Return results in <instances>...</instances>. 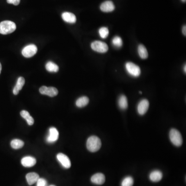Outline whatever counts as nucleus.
I'll return each instance as SVG.
<instances>
[{
  "instance_id": "c85d7f7f",
  "label": "nucleus",
  "mask_w": 186,
  "mask_h": 186,
  "mask_svg": "<svg viewBox=\"0 0 186 186\" xmlns=\"http://www.w3.org/2000/svg\"><path fill=\"white\" fill-rule=\"evenodd\" d=\"M182 32H183V34L184 36H186V26L184 25L183 28V30H182Z\"/></svg>"
},
{
  "instance_id": "7ed1b4c3",
  "label": "nucleus",
  "mask_w": 186,
  "mask_h": 186,
  "mask_svg": "<svg viewBox=\"0 0 186 186\" xmlns=\"http://www.w3.org/2000/svg\"><path fill=\"white\" fill-rule=\"evenodd\" d=\"M171 142L176 146H180L183 144V138L180 132L175 129H172L169 133Z\"/></svg>"
},
{
  "instance_id": "4be33fe9",
  "label": "nucleus",
  "mask_w": 186,
  "mask_h": 186,
  "mask_svg": "<svg viewBox=\"0 0 186 186\" xmlns=\"http://www.w3.org/2000/svg\"><path fill=\"white\" fill-rule=\"evenodd\" d=\"M46 68L47 71L52 73H57L59 70V67L57 64L50 61L46 63Z\"/></svg>"
},
{
  "instance_id": "4468645a",
  "label": "nucleus",
  "mask_w": 186,
  "mask_h": 186,
  "mask_svg": "<svg viewBox=\"0 0 186 186\" xmlns=\"http://www.w3.org/2000/svg\"><path fill=\"white\" fill-rule=\"evenodd\" d=\"M62 17L63 20L67 23H74L77 21L76 16L70 12H64L62 15Z\"/></svg>"
},
{
  "instance_id": "423d86ee",
  "label": "nucleus",
  "mask_w": 186,
  "mask_h": 186,
  "mask_svg": "<svg viewBox=\"0 0 186 186\" xmlns=\"http://www.w3.org/2000/svg\"><path fill=\"white\" fill-rule=\"evenodd\" d=\"M37 52V48L35 45H29L25 46L22 50V54L23 57L29 58L33 57Z\"/></svg>"
},
{
  "instance_id": "f3484780",
  "label": "nucleus",
  "mask_w": 186,
  "mask_h": 186,
  "mask_svg": "<svg viewBox=\"0 0 186 186\" xmlns=\"http://www.w3.org/2000/svg\"><path fill=\"white\" fill-rule=\"evenodd\" d=\"M25 79L24 78L20 77L18 79L17 83L13 89L14 94L15 95L18 94L19 91L22 89L23 85H25Z\"/></svg>"
},
{
  "instance_id": "7c9ffc66",
  "label": "nucleus",
  "mask_w": 186,
  "mask_h": 186,
  "mask_svg": "<svg viewBox=\"0 0 186 186\" xmlns=\"http://www.w3.org/2000/svg\"><path fill=\"white\" fill-rule=\"evenodd\" d=\"M1 70H2V65H1V63H0V74H1Z\"/></svg>"
},
{
  "instance_id": "6e6552de",
  "label": "nucleus",
  "mask_w": 186,
  "mask_h": 186,
  "mask_svg": "<svg viewBox=\"0 0 186 186\" xmlns=\"http://www.w3.org/2000/svg\"><path fill=\"white\" fill-rule=\"evenodd\" d=\"M150 103L147 99H144L141 100L137 107V110L140 115H144L147 112Z\"/></svg>"
},
{
  "instance_id": "cd10ccee",
  "label": "nucleus",
  "mask_w": 186,
  "mask_h": 186,
  "mask_svg": "<svg viewBox=\"0 0 186 186\" xmlns=\"http://www.w3.org/2000/svg\"><path fill=\"white\" fill-rule=\"evenodd\" d=\"M7 2L8 4H12L14 5H18L20 2V0H7Z\"/></svg>"
},
{
  "instance_id": "39448f33",
  "label": "nucleus",
  "mask_w": 186,
  "mask_h": 186,
  "mask_svg": "<svg viewBox=\"0 0 186 186\" xmlns=\"http://www.w3.org/2000/svg\"><path fill=\"white\" fill-rule=\"evenodd\" d=\"M91 48L94 51L101 53L107 52L109 49L107 44L98 41H93L91 44Z\"/></svg>"
},
{
  "instance_id": "473e14b6",
  "label": "nucleus",
  "mask_w": 186,
  "mask_h": 186,
  "mask_svg": "<svg viewBox=\"0 0 186 186\" xmlns=\"http://www.w3.org/2000/svg\"><path fill=\"white\" fill-rule=\"evenodd\" d=\"M139 93H140V94H142V92H141V91H140Z\"/></svg>"
},
{
  "instance_id": "2eb2a0df",
  "label": "nucleus",
  "mask_w": 186,
  "mask_h": 186,
  "mask_svg": "<svg viewBox=\"0 0 186 186\" xmlns=\"http://www.w3.org/2000/svg\"><path fill=\"white\" fill-rule=\"evenodd\" d=\"M162 173L160 171L155 170L151 172L150 174V179L151 182L157 183L162 178Z\"/></svg>"
},
{
  "instance_id": "72a5a7b5",
  "label": "nucleus",
  "mask_w": 186,
  "mask_h": 186,
  "mask_svg": "<svg viewBox=\"0 0 186 186\" xmlns=\"http://www.w3.org/2000/svg\"><path fill=\"white\" fill-rule=\"evenodd\" d=\"M54 186V185H51V186Z\"/></svg>"
},
{
  "instance_id": "b1692460",
  "label": "nucleus",
  "mask_w": 186,
  "mask_h": 186,
  "mask_svg": "<svg viewBox=\"0 0 186 186\" xmlns=\"http://www.w3.org/2000/svg\"><path fill=\"white\" fill-rule=\"evenodd\" d=\"M134 179L131 176H127L123 180L121 186H132L134 185Z\"/></svg>"
},
{
  "instance_id": "9d476101",
  "label": "nucleus",
  "mask_w": 186,
  "mask_h": 186,
  "mask_svg": "<svg viewBox=\"0 0 186 186\" xmlns=\"http://www.w3.org/2000/svg\"><path fill=\"white\" fill-rule=\"evenodd\" d=\"M58 135L59 134L57 130L54 127H51L50 128L49 134L46 138V141L48 143L55 142L58 140Z\"/></svg>"
},
{
  "instance_id": "f03ea898",
  "label": "nucleus",
  "mask_w": 186,
  "mask_h": 186,
  "mask_svg": "<svg viewBox=\"0 0 186 186\" xmlns=\"http://www.w3.org/2000/svg\"><path fill=\"white\" fill-rule=\"evenodd\" d=\"M16 25L11 21L6 20L0 23V34L7 35L12 33L16 30Z\"/></svg>"
},
{
  "instance_id": "a211bd4d",
  "label": "nucleus",
  "mask_w": 186,
  "mask_h": 186,
  "mask_svg": "<svg viewBox=\"0 0 186 186\" xmlns=\"http://www.w3.org/2000/svg\"><path fill=\"white\" fill-rule=\"evenodd\" d=\"M118 105L119 108L122 110H126L128 108V101L126 97L122 95L119 97L118 101Z\"/></svg>"
},
{
  "instance_id": "6ab92c4d",
  "label": "nucleus",
  "mask_w": 186,
  "mask_h": 186,
  "mask_svg": "<svg viewBox=\"0 0 186 186\" xmlns=\"http://www.w3.org/2000/svg\"><path fill=\"white\" fill-rule=\"evenodd\" d=\"M89 102V98L86 96H82L79 98L77 100L76 105L78 108H83L88 105Z\"/></svg>"
},
{
  "instance_id": "f257e3e1",
  "label": "nucleus",
  "mask_w": 186,
  "mask_h": 186,
  "mask_svg": "<svg viewBox=\"0 0 186 186\" xmlns=\"http://www.w3.org/2000/svg\"><path fill=\"white\" fill-rule=\"evenodd\" d=\"M101 146V142L100 139L97 136H91L87 139L86 147L89 151L92 153L99 150Z\"/></svg>"
},
{
  "instance_id": "a878e982",
  "label": "nucleus",
  "mask_w": 186,
  "mask_h": 186,
  "mask_svg": "<svg viewBox=\"0 0 186 186\" xmlns=\"http://www.w3.org/2000/svg\"><path fill=\"white\" fill-rule=\"evenodd\" d=\"M99 34L100 36L103 39L106 38L108 36L109 34V30L106 27H102L99 30Z\"/></svg>"
},
{
  "instance_id": "dca6fc26",
  "label": "nucleus",
  "mask_w": 186,
  "mask_h": 186,
  "mask_svg": "<svg viewBox=\"0 0 186 186\" xmlns=\"http://www.w3.org/2000/svg\"><path fill=\"white\" fill-rule=\"evenodd\" d=\"M39 178V176L38 174L36 173H28L26 175V179L28 182V184L29 185H32L34 184L35 183L37 182L38 179Z\"/></svg>"
},
{
  "instance_id": "aec40b11",
  "label": "nucleus",
  "mask_w": 186,
  "mask_h": 186,
  "mask_svg": "<svg viewBox=\"0 0 186 186\" xmlns=\"http://www.w3.org/2000/svg\"><path fill=\"white\" fill-rule=\"evenodd\" d=\"M20 115L22 118H24L26 120L28 125L31 126L34 124V120L33 118H32L27 111L23 110L21 111Z\"/></svg>"
},
{
  "instance_id": "c756f323",
  "label": "nucleus",
  "mask_w": 186,
  "mask_h": 186,
  "mask_svg": "<svg viewBox=\"0 0 186 186\" xmlns=\"http://www.w3.org/2000/svg\"><path fill=\"white\" fill-rule=\"evenodd\" d=\"M183 71L185 72V73H186V65H185L184 66V67H183Z\"/></svg>"
},
{
  "instance_id": "1a4fd4ad",
  "label": "nucleus",
  "mask_w": 186,
  "mask_h": 186,
  "mask_svg": "<svg viewBox=\"0 0 186 186\" xmlns=\"http://www.w3.org/2000/svg\"><path fill=\"white\" fill-rule=\"evenodd\" d=\"M57 158L58 161L61 163L63 167L66 169H69L71 167V162L67 156L63 154L59 153L57 155Z\"/></svg>"
},
{
  "instance_id": "20e7f679",
  "label": "nucleus",
  "mask_w": 186,
  "mask_h": 186,
  "mask_svg": "<svg viewBox=\"0 0 186 186\" xmlns=\"http://www.w3.org/2000/svg\"><path fill=\"white\" fill-rule=\"evenodd\" d=\"M126 69L128 74L134 77H138L141 74V69L138 66L132 62L126 64Z\"/></svg>"
},
{
  "instance_id": "ddd939ff",
  "label": "nucleus",
  "mask_w": 186,
  "mask_h": 186,
  "mask_svg": "<svg viewBox=\"0 0 186 186\" xmlns=\"http://www.w3.org/2000/svg\"><path fill=\"white\" fill-rule=\"evenodd\" d=\"M36 163V160L34 157L26 156L23 157L21 160V164L25 167H32Z\"/></svg>"
},
{
  "instance_id": "5701e85b",
  "label": "nucleus",
  "mask_w": 186,
  "mask_h": 186,
  "mask_svg": "<svg viewBox=\"0 0 186 186\" xmlns=\"http://www.w3.org/2000/svg\"><path fill=\"white\" fill-rule=\"evenodd\" d=\"M12 148L15 150H18L22 148L24 145V142L22 140L19 139H14L12 140L10 143Z\"/></svg>"
},
{
  "instance_id": "9b49d317",
  "label": "nucleus",
  "mask_w": 186,
  "mask_h": 186,
  "mask_svg": "<svg viewBox=\"0 0 186 186\" xmlns=\"http://www.w3.org/2000/svg\"><path fill=\"white\" fill-rule=\"evenodd\" d=\"M90 180L92 183L94 184L101 185L105 183L106 178L102 173H96L92 176Z\"/></svg>"
},
{
  "instance_id": "0eeeda50",
  "label": "nucleus",
  "mask_w": 186,
  "mask_h": 186,
  "mask_svg": "<svg viewBox=\"0 0 186 186\" xmlns=\"http://www.w3.org/2000/svg\"><path fill=\"white\" fill-rule=\"evenodd\" d=\"M39 92L42 95H45L51 97L57 96L58 94V90L54 87H46L42 86L39 89Z\"/></svg>"
},
{
  "instance_id": "2f4dec72",
  "label": "nucleus",
  "mask_w": 186,
  "mask_h": 186,
  "mask_svg": "<svg viewBox=\"0 0 186 186\" xmlns=\"http://www.w3.org/2000/svg\"><path fill=\"white\" fill-rule=\"evenodd\" d=\"M183 2H186V0H181Z\"/></svg>"
},
{
  "instance_id": "f8f14e48",
  "label": "nucleus",
  "mask_w": 186,
  "mask_h": 186,
  "mask_svg": "<svg viewBox=\"0 0 186 186\" xmlns=\"http://www.w3.org/2000/svg\"><path fill=\"white\" fill-rule=\"evenodd\" d=\"M102 12L105 13L112 12L115 9V5L113 2L111 1H107L102 3L100 7Z\"/></svg>"
},
{
  "instance_id": "bb28decb",
  "label": "nucleus",
  "mask_w": 186,
  "mask_h": 186,
  "mask_svg": "<svg viewBox=\"0 0 186 186\" xmlns=\"http://www.w3.org/2000/svg\"><path fill=\"white\" fill-rule=\"evenodd\" d=\"M37 183V186H47V182L44 178L38 179Z\"/></svg>"
},
{
  "instance_id": "412c9836",
  "label": "nucleus",
  "mask_w": 186,
  "mask_h": 186,
  "mask_svg": "<svg viewBox=\"0 0 186 186\" xmlns=\"http://www.w3.org/2000/svg\"><path fill=\"white\" fill-rule=\"evenodd\" d=\"M139 55L142 59H146L148 57V52L145 46L143 45H140L138 48Z\"/></svg>"
},
{
  "instance_id": "393cba45",
  "label": "nucleus",
  "mask_w": 186,
  "mask_h": 186,
  "mask_svg": "<svg viewBox=\"0 0 186 186\" xmlns=\"http://www.w3.org/2000/svg\"><path fill=\"white\" fill-rule=\"evenodd\" d=\"M112 44L116 48H120L123 46V41L119 36H115L112 39Z\"/></svg>"
}]
</instances>
